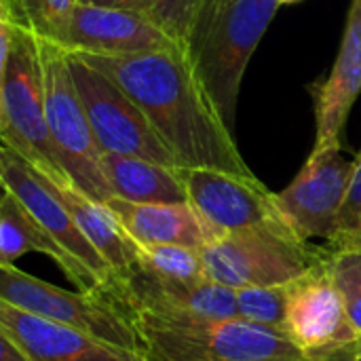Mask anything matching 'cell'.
Here are the masks:
<instances>
[{"instance_id":"cell-25","label":"cell","mask_w":361,"mask_h":361,"mask_svg":"<svg viewBox=\"0 0 361 361\" xmlns=\"http://www.w3.org/2000/svg\"><path fill=\"white\" fill-rule=\"evenodd\" d=\"M330 250H361V148L353 161L349 190L338 216V228Z\"/></svg>"},{"instance_id":"cell-15","label":"cell","mask_w":361,"mask_h":361,"mask_svg":"<svg viewBox=\"0 0 361 361\" xmlns=\"http://www.w3.org/2000/svg\"><path fill=\"white\" fill-rule=\"evenodd\" d=\"M0 330L6 332L32 361H146L87 332L42 319L0 300Z\"/></svg>"},{"instance_id":"cell-27","label":"cell","mask_w":361,"mask_h":361,"mask_svg":"<svg viewBox=\"0 0 361 361\" xmlns=\"http://www.w3.org/2000/svg\"><path fill=\"white\" fill-rule=\"evenodd\" d=\"M78 4L108 6V8H127V11H140V13L148 15V0H78Z\"/></svg>"},{"instance_id":"cell-19","label":"cell","mask_w":361,"mask_h":361,"mask_svg":"<svg viewBox=\"0 0 361 361\" xmlns=\"http://www.w3.org/2000/svg\"><path fill=\"white\" fill-rule=\"evenodd\" d=\"M102 169L114 197L131 203H186L188 192L178 167L148 159L102 152Z\"/></svg>"},{"instance_id":"cell-13","label":"cell","mask_w":361,"mask_h":361,"mask_svg":"<svg viewBox=\"0 0 361 361\" xmlns=\"http://www.w3.org/2000/svg\"><path fill=\"white\" fill-rule=\"evenodd\" d=\"M0 180L2 188L13 192L23 203V207L36 218V222L47 228L55 237V241L91 275L95 288H106L112 283V267L78 228L74 216L57 195L53 182L42 171H38L13 148L2 146Z\"/></svg>"},{"instance_id":"cell-3","label":"cell","mask_w":361,"mask_h":361,"mask_svg":"<svg viewBox=\"0 0 361 361\" xmlns=\"http://www.w3.org/2000/svg\"><path fill=\"white\" fill-rule=\"evenodd\" d=\"M146 361H309L277 328L241 317L127 315Z\"/></svg>"},{"instance_id":"cell-26","label":"cell","mask_w":361,"mask_h":361,"mask_svg":"<svg viewBox=\"0 0 361 361\" xmlns=\"http://www.w3.org/2000/svg\"><path fill=\"white\" fill-rule=\"evenodd\" d=\"M199 4L201 0H148V15L178 44L184 47Z\"/></svg>"},{"instance_id":"cell-17","label":"cell","mask_w":361,"mask_h":361,"mask_svg":"<svg viewBox=\"0 0 361 361\" xmlns=\"http://www.w3.org/2000/svg\"><path fill=\"white\" fill-rule=\"evenodd\" d=\"M135 243L186 245L205 250L220 239L201 214L186 203H131L112 197L106 203Z\"/></svg>"},{"instance_id":"cell-22","label":"cell","mask_w":361,"mask_h":361,"mask_svg":"<svg viewBox=\"0 0 361 361\" xmlns=\"http://www.w3.org/2000/svg\"><path fill=\"white\" fill-rule=\"evenodd\" d=\"M235 294H237V317L260 326H271L283 332L286 286H252V288H239L235 290Z\"/></svg>"},{"instance_id":"cell-4","label":"cell","mask_w":361,"mask_h":361,"mask_svg":"<svg viewBox=\"0 0 361 361\" xmlns=\"http://www.w3.org/2000/svg\"><path fill=\"white\" fill-rule=\"evenodd\" d=\"M0 140L53 182H70L47 127L38 36L6 15H0Z\"/></svg>"},{"instance_id":"cell-18","label":"cell","mask_w":361,"mask_h":361,"mask_svg":"<svg viewBox=\"0 0 361 361\" xmlns=\"http://www.w3.org/2000/svg\"><path fill=\"white\" fill-rule=\"evenodd\" d=\"M27 252H38L53 258L78 290H93L91 275L55 241V237L42 228L36 218L23 207V203L2 188L0 199V267L15 264Z\"/></svg>"},{"instance_id":"cell-23","label":"cell","mask_w":361,"mask_h":361,"mask_svg":"<svg viewBox=\"0 0 361 361\" xmlns=\"http://www.w3.org/2000/svg\"><path fill=\"white\" fill-rule=\"evenodd\" d=\"M78 0H25L23 25L38 38L53 40L63 47Z\"/></svg>"},{"instance_id":"cell-9","label":"cell","mask_w":361,"mask_h":361,"mask_svg":"<svg viewBox=\"0 0 361 361\" xmlns=\"http://www.w3.org/2000/svg\"><path fill=\"white\" fill-rule=\"evenodd\" d=\"M0 300L42 319L87 332L116 347L140 351L135 330L97 288L70 292L11 264L0 267Z\"/></svg>"},{"instance_id":"cell-12","label":"cell","mask_w":361,"mask_h":361,"mask_svg":"<svg viewBox=\"0 0 361 361\" xmlns=\"http://www.w3.org/2000/svg\"><path fill=\"white\" fill-rule=\"evenodd\" d=\"M180 176L188 192V203L218 237L254 228L292 233L277 209L275 192L256 176L247 178L207 167L180 169Z\"/></svg>"},{"instance_id":"cell-29","label":"cell","mask_w":361,"mask_h":361,"mask_svg":"<svg viewBox=\"0 0 361 361\" xmlns=\"http://www.w3.org/2000/svg\"><path fill=\"white\" fill-rule=\"evenodd\" d=\"M23 2L25 0H0V15L23 25Z\"/></svg>"},{"instance_id":"cell-20","label":"cell","mask_w":361,"mask_h":361,"mask_svg":"<svg viewBox=\"0 0 361 361\" xmlns=\"http://www.w3.org/2000/svg\"><path fill=\"white\" fill-rule=\"evenodd\" d=\"M51 180V178H49ZM53 182V180H51ZM57 195L74 216L78 228L95 245V250L108 260L114 275H123L137 264L135 241L125 233L118 218L106 203H97L78 190L72 182H53Z\"/></svg>"},{"instance_id":"cell-10","label":"cell","mask_w":361,"mask_h":361,"mask_svg":"<svg viewBox=\"0 0 361 361\" xmlns=\"http://www.w3.org/2000/svg\"><path fill=\"white\" fill-rule=\"evenodd\" d=\"M125 317L144 315L152 319H186V317H237L235 290L216 281H176L137 267L123 275H114L112 283L97 288Z\"/></svg>"},{"instance_id":"cell-5","label":"cell","mask_w":361,"mask_h":361,"mask_svg":"<svg viewBox=\"0 0 361 361\" xmlns=\"http://www.w3.org/2000/svg\"><path fill=\"white\" fill-rule=\"evenodd\" d=\"M38 47L44 76L47 127L55 157L78 190L97 203H108L114 195L104 176L102 150L70 72L68 49L44 38H38Z\"/></svg>"},{"instance_id":"cell-14","label":"cell","mask_w":361,"mask_h":361,"mask_svg":"<svg viewBox=\"0 0 361 361\" xmlns=\"http://www.w3.org/2000/svg\"><path fill=\"white\" fill-rule=\"evenodd\" d=\"M63 47L70 53L140 55L182 44L140 11L78 4Z\"/></svg>"},{"instance_id":"cell-24","label":"cell","mask_w":361,"mask_h":361,"mask_svg":"<svg viewBox=\"0 0 361 361\" xmlns=\"http://www.w3.org/2000/svg\"><path fill=\"white\" fill-rule=\"evenodd\" d=\"M330 267L361 343V250H330Z\"/></svg>"},{"instance_id":"cell-7","label":"cell","mask_w":361,"mask_h":361,"mask_svg":"<svg viewBox=\"0 0 361 361\" xmlns=\"http://www.w3.org/2000/svg\"><path fill=\"white\" fill-rule=\"evenodd\" d=\"M201 252L209 281L231 290L288 286L328 254V250L275 228L228 233Z\"/></svg>"},{"instance_id":"cell-1","label":"cell","mask_w":361,"mask_h":361,"mask_svg":"<svg viewBox=\"0 0 361 361\" xmlns=\"http://www.w3.org/2000/svg\"><path fill=\"white\" fill-rule=\"evenodd\" d=\"M108 74L142 108L176 154L180 169L207 167L254 178L209 95L197 80L184 47L140 55L74 53Z\"/></svg>"},{"instance_id":"cell-30","label":"cell","mask_w":361,"mask_h":361,"mask_svg":"<svg viewBox=\"0 0 361 361\" xmlns=\"http://www.w3.org/2000/svg\"><path fill=\"white\" fill-rule=\"evenodd\" d=\"M279 4H294V2H300V0H277Z\"/></svg>"},{"instance_id":"cell-11","label":"cell","mask_w":361,"mask_h":361,"mask_svg":"<svg viewBox=\"0 0 361 361\" xmlns=\"http://www.w3.org/2000/svg\"><path fill=\"white\" fill-rule=\"evenodd\" d=\"M351 173L353 161L343 148H313L292 184L275 192L283 222L300 241L334 239Z\"/></svg>"},{"instance_id":"cell-16","label":"cell","mask_w":361,"mask_h":361,"mask_svg":"<svg viewBox=\"0 0 361 361\" xmlns=\"http://www.w3.org/2000/svg\"><path fill=\"white\" fill-rule=\"evenodd\" d=\"M361 93V0H351L341 51L315 95V146L343 148L349 112Z\"/></svg>"},{"instance_id":"cell-21","label":"cell","mask_w":361,"mask_h":361,"mask_svg":"<svg viewBox=\"0 0 361 361\" xmlns=\"http://www.w3.org/2000/svg\"><path fill=\"white\" fill-rule=\"evenodd\" d=\"M137 269L176 281H209L203 252L186 245H146L135 243Z\"/></svg>"},{"instance_id":"cell-2","label":"cell","mask_w":361,"mask_h":361,"mask_svg":"<svg viewBox=\"0 0 361 361\" xmlns=\"http://www.w3.org/2000/svg\"><path fill=\"white\" fill-rule=\"evenodd\" d=\"M279 6L277 0H201L186 34L188 63L233 133L245 68Z\"/></svg>"},{"instance_id":"cell-6","label":"cell","mask_w":361,"mask_h":361,"mask_svg":"<svg viewBox=\"0 0 361 361\" xmlns=\"http://www.w3.org/2000/svg\"><path fill=\"white\" fill-rule=\"evenodd\" d=\"M286 336L309 361H361V343L326 258L286 286Z\"/></svg>"},{"instance_id":"cell-28","label":"cell","mask_w":361,"mask_h":361,"mask_svg":"<svg viewBox=\"0 0 361 361\" xmlns=\"http://www.w3.org/2000/svg\"><path fill=\"white\" fill-rule=\"evenodd\" d=\"M0 361H32L30 355L6 334L0 330Z\"/></svg>"},{"instance_id":"cell-8","label":"cell","mask_w":361,"mask_h":361,"mask_svg":"<svg viewBox=\"0 0 361 361\" xmlns=\"http://www.w3.org/2000/svg\"><path fill=\"white\" fill-rule=\"evenodd\" d=\"M68 61L102 152L140 157L180 169L176 154L121 85L70 51Z\"/></svg>"}]
</instances>
